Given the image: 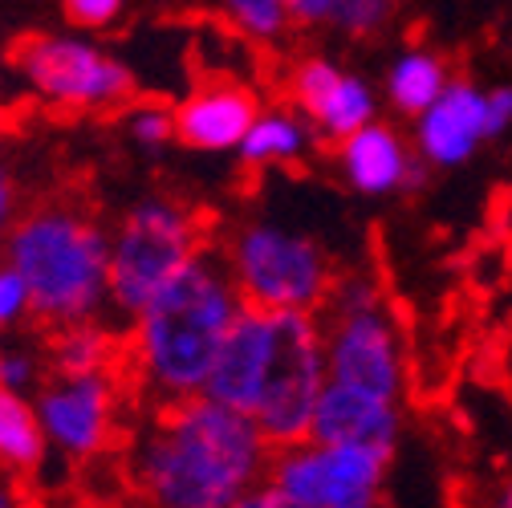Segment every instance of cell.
<instances>
[{
  "label": "cell",
  "mask_w": 512,
  "mask_h": 508,
  "mask_svg": "<svg viewBox=\"0 0 512 508\" xmlns=\"http://www.w3.org/2000/svg\"><path fill=\"white\" fill-rule=\"evenodd\" d=\"M273 448L252 423L208 395L163 407L135 443V480L155 508H228L269 476Z\"/></svg>",
  "instance_id": "6da1fadb"
},
{
  "label": "cell",
  "mask_w": 512,
  "mask_h": 508,
  "mask_svg": "<svg viewBox=\"0 0 512 508\" xmlns=\"http://www.w3.org/2000/svg\"><path fill=\"white\" fill-rule=\"evenodd\" d=\"M240 309L244 301L228 265L204 248L135 313L131 358L139 387L163 407L204 395L212 362Z\"/></svg>",
  "instance_id": "7a4b0ae2"
},
{
  "label": "cell",
  "mask_w": 512,
  "mask_h": 508,
  "mask_svg": "<svg viewBox=\"0 0 512 508\" xmlns=\"http://www.w3.org/2000/svg\"><path fill=\"white\" fill-rule=\"evenodd\" d=\"M0 257L21 273L33 317L49 326L90 322L110 301V232L78 208L41 204L17 216Z\"/></svg>",
  "instance_id": "3957f363"
},
{
  "label": "cell",
  "mask_w": 512,
  "mask_h": 508,
  "mask_svg": "<svg viewBox=\"0 0 512 508\" xmlns=\"http://www.w3.org/2000/svg\"><path fill=\"white\" fill-rule=\"evenodd\" d=\"M322 309L330 383H346L399 403L407 387V354L382 289L366 273H350L334 281Z\"/></svg>",
  "instance_id": "277c9868"
},
{
  "label": "cell",
  "mask_w": 512,
  "mask_h": 508,
  "mask_svg": "<svg viewBox=\"0 0 512 508\" xmlns=\"http://www.w3.org/2000/svg\"><path fill=\"white\" fill-rule=\"evenodd\" d=\"M224 265H228V277L240 301L252 309L317 313L338 281L326 248L309 232L277 224V220L244 224L228 240Z\"/></svg>",
  "instance_id": "5b68a950"
},
{
  "label": "cell",
  "mask_w": 512,
  "mask_h": 508,
  "mask_svg": "<svg viewBox=\"0 0 512 508\" xmlns=\"http://www.w3.org/2000/svg\"><path fill=\"white\" fill-rule=\"evenodd\" d=\"M200 252V220L183 204L167 196L139 200L110 232V305L135 317Z\"/></svg>",
  "instance_id": "8992f818"
},
{
  "label": "cell",
  "mask_w": 512,
  "mask_h": 508,
  "mask_svg": "<svg viewBox=\"0 0 512 508\" xmlns=\"http://www.w3.org/2000/svg\"><path fill=\"white\" fill-rule=\"evenodd\" d=\"M330 383L326 334L317 313L273 309V350L261 378V395L252 403V423L261 427L269 448L309 439L313 407Z\"/></svg>",
  "instance_id": "52a82bcc"
},
{
  "label": "cell",
  "mask_w": 512,
  "mask_h": 508,
  "mask_svg": "<svg viewBox=\"0 0 512 508\" xmlns=\"http://www.w3.org/2000/svg\"><path fill=\"white\" fill-rule=\"evenodd\" d=\"M13 70L37 102L57 110H114L135 94V78L118 57L70 33L21 37L13 49Z\"/></svg>",
  "instance_id": "ba28073f"
},
{
  "label": "cell",
  "mask_w": 512,
  "mask_h": 508,
  "mask_svg": "<svg viewBox=\"0 0 512 508\" xmlns=\"http://www.w3.org/2000/svg\"><path fill=\"white\" fill-rule=\"evenodd\" d=\"M391 443H317L301 439L273 448L269 484L313 508H378L387 488Z\"/></svg>",
  "instance_id": "9c48e42d"
},
{
  "label": "cell",
  "mask_w": 512,
  "mask_h": 508,
  "mask_svg": "<svg viewBox=\"0 0 512 508\" xmlns=\"http://www.w3.org/2000/svg\"><path fill=\"white\" fill-rule=\"evenodd\" d=\"M49 448L90 460L114 435V383L110 374H57L33 399Z\"/></svg>",
  "instance_id": "30bf717a"
},
{
  "label": "cell",
  "mask_w": 512,
  "mask_h": 508,
  "mask_svg": "<svg viewBox=\"0 0 512 508\" xmlns=\"http://www.w3.org/2000/svg\"><path fill=\"white\" fill-rule=\"evenodd\" d=\"M289 94H293L297 110L305 114V122L317 135H326L330 143H342L346 135L374 122V114H378V98H374L370 82L342 70L330 57L297 61L289 74Z\"/></svg>",
  "instance_id": "8fae6325"
},
{
  "label": "cell",
  "mask_w": 512,
  "mask_h": 508,
  "mask_svg": "<svg viewBox=\"0 0 512 508\" xmlns=\"http://www.w3.org/2000/svg\"><path fill=\"white\" fill-rule=\"evenodd\" d=\"M411 122H415L411 147L431 167H464L484 143H492L488 98L468 78H452L443 86V94L427 110H419Z\"/></svg>",
  "instance_id": "7c38bea8"
},
{
  "label": "cell",
  "mask_w": 512,
  "mask_h": 508,
  "mask_svg": "<svg viewBox=\"0 0 512 508\" xmlns=\"http://www.w3.org/2000/svg\"><path fill=\"white\" fill-rule=\"evenodd\" d=\"M338 163H342L346 183L362 196L415 192V187L427 179L415 147H407V139L395 131V126L378 122V118L358 126L354 135H346L338 143Z\"/></svg>",
  "instance_id": "4fadbf2b"
},
{
  "label": "cell",
  "mask_w": 512,
  "mask_h": 508,
  "mask_svg": "<svg viewBox=\"0 0 512 508\" xmlns=\"http://www.w3.org/2000/svg\"><path fill=\"white\" fill-rule=\"evenodd\" d=\"M269 350H273V309L244 305L212 362L204 395L232 411L252 415V403L261 395V378L269 366Z\"/></svg>",
  "instance_id": "5bb4252c"
},
{
  "label": "cell",
  "mask_w": 512,
  "mask_h": 508,
  "mask_svg": "<svg viewBox=\"0 0 512 508\" xmlns=\"http://www.w3.org/2000/svg\"><path fill=\"white\" fill-rule=\"evenodd\" d=\"M256 110H261L256 98L232 82L200 86L175 106V139L191 151H204V155L236 151L244 131L256 118Z\"/></svg>",
  "instance_id": "9a60e30c"
},
{
  "label": "cell",
  "mask_w": 512,
  "mask_h": 508,
  "mask_svg": "<svg viewBox=\"0 0 512 508\" xmlns=\"http://www.w3.org/2000/svg\"><path fill=\"white\" fill-rule=\"evenodd\" d=\"M399 403L378 399L370 391L346 387V383H326L322 399L313 407L309 439L317 443H399Z\"/></svg>",
  "instance_id": "2e32d148"
},
{
  "label": "cell",
  "mask_w": 512,
  "mask_h": 508,
  "mask_svg": "<svg viewBox=\"0 0 512 508\" xmlns=\"http://www.w3.org/2000/svg\"><path fill=\"white\" fill-rule=\"evenodd\" d=\"M313 143V126L305 122L301 110H256L252 126L244 131L236 155L248 167H281V163H297Z\"/></svg>",
  "instance_id": "e0dca14e"
},
{
  "label": "cell",
  "mask_w": 512,
  "mask_h": 508,
  "mask_svg": "<svg viewBox=\"0 0 512 508\" xmlns=\"http://www.w3.org/2000/svg\"><path fill=\"white\" fill-rule=\"evenodd\" d=\"M447 82H452V74H447L439 53H431V49H403L391 61V70H387V98H391V106L399 114L415 118L419 110H427L443 94Z\"/></svg>",
  "instance_id": "ac0fdd59"
},
{
  "label": "cell",
  "mask_w": 512,
  "mask_h": 508,
  "mask_svg": "<svg viewBox=\"0 0 512 508\" xmlns=\"http://www.w3.org/2000/svg\"><path fill=\"white\" fill-rule=\"evenodd\" d=\"M45 448L49 439L41 431L33 399L17 391H0V468L33 472L45 460Z\"/></svg>",
  "instance_id": "d6986e66"
},
{
  "label": "cell",
  "mask_w": 512,
  "mask_h": 508,
  "mask_svg": "<svg viewBox=\"0 0 512 508\" xmlns=\"http://www.w3.org/2000/svg\"><path fill=\"white\" fill-rule=\"evenodd\" d=\"M49 362L57 374H110L114 362V338L94 322L57 326V338L49 346Z\"/></svg>",
  "instance_id": "ffe728a7"
},
{
  "label": "cell",
  "mask_w": 512,
  "mask_h": 508,
  "mask_svg": "<svg viewBox=\"0 0 512 508\" xmlns=\"http://www.w3.org/2000/svg\"><path fill=\"white\" fill-rule=\"evenodd\" d=\"M216 5L232 29H240L248 41H261V45L281 41L293 25L285 0H216Z\"/></svg>",
  "instance_id": "44dd1931"
},
{
  "label": "cell",
  "mask_w": 512,
  "mask_h": 508,
  "mask_svg": "<svg viewBox=\"0 0 512 508\" xmlns=\"http://www.w3.org/2000/svg\"><path fill=\"white\" fill-rule=\"evenodd\" d=\"M126 135L143 151H163L175 139V110L163 102H139L126 110Z\"/></svg>",
  "instance_id": "7402d4cb"
},
{
  "label": "cell",
  "mask_w": 512,
  "mask_h": 508,
  "mask_svg": "<svg viewBox=\"0 0 512 508\" xmlns=\"http://www.w3.org/2000/svg\"><path fill=\"white\" fill-rule=\"evenodd\" d=\"M399 0H342L334 29L346 37H374L391 25Z\"/></svg>",
  "instance_id": "603a6c76"
},
{
  "label": "cell",
  "mask_w": 512,
  "mask_h": 508,
  "mask_svg": "<svg viewBox=\"0 0 512 508\" xmlns=\"http://www.w3.org/2000/svg\"><path fill=\"white\" fill-rule=\"evenodd\" d=\"M37 383H41V358L25 346L0 342V391L29 395Z\"/></svg>",
  "instance_id": "cb8c5ba5"
},
{
  "label": "cell",
  "mask_w": 512,
  "mask_h": 508,
  "mask_svg": "<svg viewBox=\"0 0 512 508\" xmlns=\"http://www.w3.org/2000/svg\"><path fill=\"white\" fill-rule=\"evenodd\" d=\"M29 313H33L29 285L21 281V273L5 257H0V338H5L9 330H17Z\"/></svg>",
  "instance_id": "d4e9b609"
},
{
  "label": "cell",
  "mask_w": 512,
  "mask_h": 508,
  "mask_svg": "<svg viewBox=\"0 0 512 508\" xmlns=\"http://www.w3.org/2000/svg\"><path fill=\"white\" fill-rule=\"evenodd\" d=\"M126 0H61V13L74 29H106L122 17Z\"/></svg>",
  "instance_id": "484cf974"
},
{
  "label": "cell",
  "mask_w": 512,
  "mask_h": 508,
  "mask_svg": "<svg viewBox=\"0 0 512 508\" xmlns=\"http://www.w3.org/2000/svg\"><path fill=\"white\" fill-rule=\"evenodd\" d=\"M289 5V17L293 25H305V29H334L338 21V9H342V0H285Z\"/></svg>",
  "instance_id": "4316f807"
},
{
  "label": "cell",
  "mask_w": 512,
  "mask_h": 508,
  "mask_svg": "<svg viewBox=\"0 0 512 508\" xmlns=\"http://www.w3.org/2000/svg\"><path fill=\"white\" fill-rule=\"evenodd\" d=\"M484 98H488V135L496 143L512 131V86H492L484 90Z\"/></svg>",
  "instance_id": "83f0119b"
},
{
  "label": "cell",
  "mask_w": 512,
  "mask_h": 508,
  "mask_svg": "<svg viewBox=\"0 0 512 508\" xmlns=\"http://www.w3.org/2000/svg\"><path fill=\"white\" fill-rule=\"evenodd\" d=\"M228 508H313V504H305V500H293V496H285L281 488H273L269 480H261L256 488H248L240 500H232Z\"/></svg>",
  "instance_id": "f1b7e54d"
},
{
  "label": "cell",
  "mask_w": 512,
  "mask_h": 508,
  "mask_svg": "<svg viewBox=\"0 0 512 508\" xmlns=\"http://www.w3.org/2000/svg\"><path fill=\"white\" fill-rule=\"evenodd\" d=\"M17 224V183H13V171L0 159V252H5V240Z\"/></svg>",
  "instance_id": "f546056e"
},
{
  "label": "cell",
  "mask_w": 512,
  "mask_h": 508,
  "mask_svg": "<svg viewBox=\"0 0 512 508\" xmlns=\"http://www.w3.org/2000/svg\"><path fill=\"white\" fill-rule=\"evenodd\" d=\"M492 508H512V484H504V488L496 492V500H492Z\"/></svg>",
  "instance_id": "4dcf8cb0"
},
{
  "label": "cell",
  "mask_w": 512,
  "mask_h": 508,
  "mask_svg": "<svg viewBox=\"0 0 512 508\" xmlns=\"http://www.w3.org/2000/svg\"><path fill=\"white\" fill-rule=\"evenodd\" d=\"M0 508H17V500H13V492L5 484H0Z\"/></svg>",
  "instance_id": "1f68e13d"
},
{
  "label": "cell",
  "mask_w": 512,
  "mask_h": 508,
  "mask_svg": "<svg viewBox=\"0 0 512 508\" xmlns=\"http://www.w3.org/2000/svg\"><path fill=\"white\" fill-rule=\"evenodd\" d=\"M5 118H9V110H5V102H0V131H5Z\"/></svg>",
  "instance_id": "d6a6232c"
}]
</instances>
